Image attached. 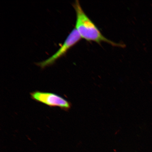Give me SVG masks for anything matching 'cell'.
Listing matches in <instances>:
<instances>
[{
    "label": "cell",
    "instance_id": "6da1fadb",
    "mask_svg": "<svg viewBox=\"0 0 152 152\" xmlns=\"http://www.w3.org/2000/svg\"><path fill=\"white\" fill-rule=\"evenodd\" d=\"M76 15L75 28L82 39L89 42H94L100 44L104 42L114 47H124L122 44L116 43L104 37L92 20L87 16L78 1L73 4Z\"/></svg>",
    "mask_w": 152,
    "mask_h": 152
},
{
    "label": "cell",
    "instance_id": "7a4b0ae2",
    "mask_svg": "<svg viewBox=\"0 0 152 152\" xmlns=\"http://www.w3.org/2000/svg\"><path fill=\"white\" fill-rule=\"evenodd\" d=\"M32 99L50 107H58L68 111L71 109V104L62 96L54 93L35 91L30 93Z\"/></svg>",
    "mask_w": 152,
    "mask_h": 152
},
{
    "label": "cell",
    "instance_id": "3957f363",
    "mask_svg": "<svg viewBox=\"0 0 152 152\" xmlns=\"http://www.w3.org/2000/svg\"><path fill=\"white\" fill-rule=\"evenodd\" d=\"M82 39L78 32L75 28L72 30L64 41L63 44L56 53L43 61L37 64V65L44 68L53 65L59 58L65 56L70 49L80 41Z\"/></svg>",
    "mask_w": 152,
    "mask_h": 152
}]
</instances>
